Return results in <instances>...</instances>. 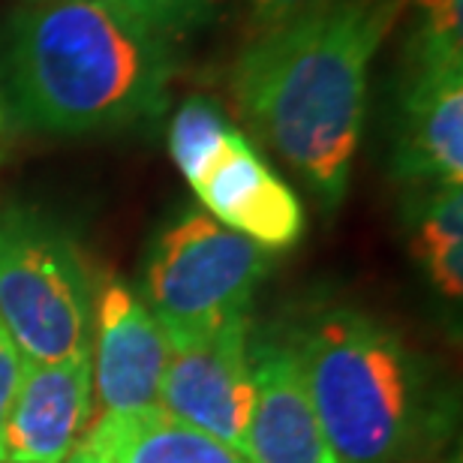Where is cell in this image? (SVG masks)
Instances as JSON below:
<instances>
[{
    "label": "cell",
    "mask_w": 463,
    "mask_h": 463,
    "mask_svg": "<svg viewBox=\"0 0 463 463\" xmlns=\"http://www.w3.org/2000/svg\"><path fill=\"white\" fill-rule=\"evenodd\" d=\"M406 0H326L253 36L232 72L247 127L326 208L344 202L367 118L370 67Z\"/></svg>",
    "instance_id": "cell-1"
},
{
    "label": "cell",
    "mask_w": 463,
    "mask_h": 463,
    "mask_svg": "<svg viewBox=\"0 0 463 463\" xmlns=\"http://www.w3.org/2000/svg\"><path fill=\"white\" fill-rule=\"evenodd\" d=\"M172 76L165 33L103 0H40L13 24L4 90L15 124L90 136L154 120Z\"/></svg>",
    "instance_id": "cell-2"
},
{
    "label": "cell",
    "mask_w": 463,
    "mask_h": 463,
    "mask_svg": "<svg viewBox=\"0 0 463 463\" xmlns=\"http://www.w3.org/2000/svg\"><path fill=\"white\" fill-rule=\"evenodd\" d=\"M340 463H412L449 433L433 370L383 319L331 304L286 331Z\"/></svg>",
    "instance_id": "cell-3"
},
{
    "label": "cell",
    "mask_w": 463,
    "mask_h": 463,
    "mask_svg": "<svg viewBox=\"0 0 463 463\" xmlns=\"http://www.w3.org/2000/svg\"><path fill=\"white\" fill-rule=\"evenodd\" d=\"M97 289L79 244L33 208L0 211V322L27 361L90 352Z\"/></svg>",
    "instance_id": "cell-4"
},
{
    "label": "cell",
    "mask_w": 463,
    "mask_h": 463,
    "mask_svg": "<svg viewBox=\"0 0 463 463\" xmlns=\"http://www.w3.org/2000/svg\"><path fill=\"white\" fill-rule=\"evenodd\" d=\"M271 256L205 211H187L154 241L145 268L147 307L169 344L250 319Z\"/></svg>",
    "instance_id": "cell-5"
},
{
    "label": "cell",
    "mask_w": 463,
    "mask_h": 463,
    "mask_svg": "<svg viewBox=\"0 0 463 463\" xmlns=\"http://www.w3.org/2000/svg\"><path fill=\"white\" fill-rule=\"evenodd\" d=\"M250 319H235L211 335L169 344L156 406L193 430L220 439L247 458L253 410L250 379Z\"/></svg>",
    "instance_id": "cell-6"
},
{
    "label": "cell",
    "mask_w": 463,
    "mask_h": 463,
    "mask_svg": "<svg viewBox=\"0 0 463 463\" xmlns=\"http://www.w3.org/2000/svg\"><path fill=\"white\" fill-rule=\"evenodd\" d=\"M394 172L428 190L463 184V58L412 45Z\"/></svg>",
    "instance_id": "cell-7"
},
{
    "label": "cell",
    "mask_w": 463,
    "mask_h": 463,
    "mask_svg": "<svg viewBox=\"0 0 463 463\" xmlns=\"http://www.w3.org/2000/svg\"><path fill=\"white\" fill-rule=\"evenodd\" d=\"M169 340L133 286L109 277L94 301V406L97 415L156 410Z\"/></svg>",
    "instance_id": "cell-8"
},
{
    "label": "cell",
    "mask_w": 463,
    "mask_h": 463,
    "mask_svg": "<svg viewBox=\"0 0 463 463\" xmlns=\"http://www.w3.org/2000/svg\"><path fill=\"white\" fill-rule=\"evenodd\" d=\"M250 463H340L313 412L286 331L250 328Z\"/></svg>",
    "instance_id": "cell-9"
},
{
    "label": "cell",
    "mask_w": 463,
    "mask_h": 463,
    "mask_svg": "<svg viewBox=\"0 0 463 463\" xmlns=\"http://www.w3.org/2000/svg\"><path fill=\"white\" fill-rule=\"evenodd\" d=\"M97 419L90 352L27 361L9 403L0 463H67Z\"/></svg>",
    "instance_id": "cell-10"
},
{
    "label": "cell",
    "mask_w": 463,
    "mask_h": 463,
    "mask_svg": "<svg viewBox=\"0 0 463 463\" xmlns=\"http://www.w3.org/2000/svg\"><path fill=\"white\" fill-rule=\"evenodd\" d=\"M193 193L205 214L262 250H289L304 238L307 217L295 190L262 160L253 142L235 127L220 160Z\"/></svg>",
    "instance_id": "cell-11"
},
{
    "label": "cell",
    "mask_w": 463,
    "mask_h": 463,
    "mask_svg": "<svg viewBox=\"0 0 463 463\" xmlns=\"http://www.w3.org/2000/svg\"><path fill=\"white\" fill-rule=\"evenodd\" d=\"M67 463H250L241 451L187 424L160 406L142 412L97 415Z\"/></svg>",
    "instance_id": "cell-12"
},
{
    "label": "cell",
    "mask_w": 463,
    "mask_h": 463,
    "mask_svg": "<svg viewBox=\"0 0 463 463\" xmlns=\"http://www.w3.org/2000/svg\"><path fill=\"white\" fill-rule=\"evenodd\" d=\"M412 253L419 256L430 283L449 301L463 295V190H428L412 229Z\"/></svg>",
    "instance_id": "cell-13"
},
{
    "label": "cell",
    "mask_w": 463,
    "mask_h": 463,
    "mask_svg": "<svg viewBox=\"0 0 463 463\" xmlns=\"http://www.w3.org/2000/svg\"><path fill=\"white\" fill-rule=\"evenodd\" d=\"M235 127L226 112L208 97H190L169 124V154L190 187L205 178L220 160Z\"/></svg>",
    "instance_id": "cell-14"
},
{
    "label": "cell",
    "mask_w": 463,
    "mask_h": 463,
    "mask_svg": "<svg viewBox=\"0 0 463 463\" xmlns=\"http://www.w3.org/2000/svg\"><path fill=\"white\" fill-rule=\"evenodd\" d=\"M103 4L118 6L120 13L133 15L136 22L165 33L169 40H178L211 13L217 0H103Z\"/></svg>",
    "instance_id": "cell-15"
},
{
    "label": "cell",
    "mask_w": 463,
    "mask_h": 463,
    "mask_svg": "<svg viewBox=\"0 0 463 463\" xmlns=\"http://www.w3.org/2000/svg\"><path fill=\"white\" fill-rule=\"evenodd\" d=\"M412 6L419 13L412 45L463 58V0H412Z\"/></svg>",
    "instance_id": "cell-16"
},
{
    "label": "cell",
    "mask_w": 463,
    "mask_h": 463,
    "mask_svg": "<svg viewBox=\"0 0 463 463\" xmlns=\"http://www.w3.org/2000/svg\"><path fill=\"white\" fill-rule=\"evenodd\" d=\"M326 0H247V15H250V31L253 36L271 33L277 27H286L295 18L313 13Z\"/></svg>",
    "instance_id": "cell-17"
},
{
    "label": "cell",
    "mask_w": 463,
    "mask_h": 463,
    "mask_svg": "<svg viewBox=\"0 0 463 463\" xmlns=\"http://www.w3.org/2000/svg\"><path fill=\"white\" fill-rule=\"evenodd\" d=\"M22 367H24L22 349L15 346V340L9 337L6 326L0 322V460H4V424H6V412H9V403H13V394H15V388H18V379H22Z\"/></svg>",
    "instance_id": "cell-18"
},
{
    "label": "cell",
    "mask_w": 463,
    "mask_h": 463,
    "mask_svg": "<svg viewBox=\"0 0 463 463\" xmlns=\"http://www.w3.org/2000/svg\"><path fill=\"white\" fill-rule=\"evenodd\" d=\"M15 115L9 109V99H6V90H4V81H0V163L9 151V142H13V133H15Z\"/></svg>",
    "instance_id": "cell-19"
}]
</instances>
